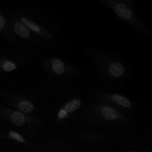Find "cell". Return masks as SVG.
Listing matches in <instances>:
<instances>
[{"label": "cell", "mask_w": 152, "mask_h": 152, "mask_svg": "<svg viewBox=\"0 0 152 152\" xmlns=\"http://www.w3.org/2000/svg\"><path fill=\"white\" fill-rule=\"evenodd\" d=\"M139 0H99L100 4L110 10L118 17L126 22L134 29L148 33L150 27L141 19L135 10Z\"/></svg>", "instance_id": "6da1fadb"}, {"label": "cell", "mask_w": 152, "mask_h": 152, "mask_svg": "<svg viewBox=\"0 0 152 152\" xmlns=\"http://www.w3.org/2000/svg\"><path fill=\"white\" fill-rule=\"evenodd\" d=\"M20 19L21 22H23L30 29L33 30L36 33L40 35V36L48 39H50L53 37V34L49 30L38 25L25 17H21Z\"/></svg>", "instance_id": "7a4b0ae2"}, {"label": "cell", "mask_w": 152, "mask_h": 152, "mask_svg": "<svg viewBox=\"0 0 152 152\" xmlns=\"http://www.w3.org/2000/svg\"><path fill=\"white\" fill-rule=\"evenodd\" d=\"M99 113L103 119L107 121H114L120 118L118 111L109 106H102L100 107Z\"/></svg>", "instance_id": "3957f363"}, {"label": "cell", "mask_w": 152, "mask_h": 152, "mask_svg": "<svg viewBox=\"0 0 152 152\" xmlns=\"http://www.w3.org/2000/svg\"><path fill=\"white\" fill-rule=\"evenodd\" d=\"M107 71L110 76L115 78H119L124 74L125 68L121 62L113 61L109 65Z\"/></svg>", "instance_id": "277c9868"}, {"label": "cell", "mask_w": 152, "mask_h": 152, "mask_svg": "<svg viewBox=\"0 0 152 152\" xmlns=\"http://www.w3.org/2000/svg\"><path fill=\"white\" fill-rule=\"evenodd\" d=\"M14 30L15 33L23 38H29L31 35L30 28L23 22L17 21L14 24Z\"/></svg>", "instance_id": "5b68a950"}, {"label": "cell", "mask_w": 152, "mask_h": 152, "mask_svg": "<svg viewBox=\"0 0 152 152\" xmlns=\"http://www.w3.org/2000/svg\"><path fill=\"white\" fill-rule=\"evenodd\" d=\"M110 99L115 104L125 108H129L132 106L131 102L121 94H112L110 96Z\"/></svg>", "instance_id": "8992f818"}, {"label": "cell", "mask_w": 152, "mask_h": 152, "mask_svg": "<svg viewBox=\"0 0 152 152\" xmlns=\"http://www.w3.org/2000/svg\"><path fill=\"white\" fill-rule=\"evenodd\" d=\"M51 69L56 75H61L65 72V65L60 59L53 58L50 61Z\"/></svg>", "instance_id": "52a82bcc"}, {"label": "cell", "mask_w": 152, "mask_h": 152, "mask_svg": "<svg viewBox=\"0 0 152 152\" xmlns=\"http://www.w3.org/2000/svg\"><path fill=\"white\" fill-rule=\"evenodd\" d=\"M81 100L78 99H75L67 102L65 104L63 109L66 112V113H70L77 109L81 106Z\"/></svg>", "instance_id": "ba28073f"}, {"label": "cell", "mask_w": 152, "mask_h": 152, "mask_svg": "<svg viewBox=\"0 0 152 152\" xmlns=\"http://www.w3.org/2000/svg\"><path fill=\"white\" fill-rule=\"evenodd\" d=\"M11 120L12 122L16 126H21L26 121L24 114L17 111L14 112L12 113L11 116Z\"/></svg>", "instance_id": "9c48e42d"}, {"label": "cell", "mask_w": 152, "mask_h": 152, "mask_svg": "<svg viewBox=\"0 0 152 152\" xmlns=\"http://www.w3.org/2000/svg\"><path fill=\"white\" fill-rule=\"evenodd\" d=\"M18 108L22 112L30 113L34 110V107L31 102L27 100H23L18 103Z\"/></svg>", "instance_id": "30bf717a"}, {"label": "cell", "mask_w": 152, "mask_h": 152, "mask_svg": "<svg viewBox=\"0 0 152 152\" xmlns=\"http://www.w3.org/2000/svg\"><path fill=\"white\" fill-rule=\"evenodd\" d=\"M2 68L5 71H11L16 68V66L12 61H6L3 64Z\"/></svg>", "instance_id": "8fae6325"}, {"label": "cell", "mask_w": 152, "mask_h": 152, "mask_svg": "<svg viewBox=\"0 0 152 152\" xmlns=\"http://www.w3.org/2000/svg\"><path fill=\"white\" fill-rule=\"evenodd\" d=\"M10 135L14 139L17 140V141H19L20 142H24V140L23 138V137L22 136H21L20 134H18V133L14 132V131H11L10 132Z\"/></svg>", "instance_id": "7c38bea8"}, {"label": "cell", "mask_w": 152, "mask_h": 152, "mask_svg": "<svg viewBox=\"0 0 152 152\" xmlns=\"http://www.w3.org/2000/svg\"><path fill=\"white\" fill-rule=\"evenodd\" d=\"M5 21L4 18L2 15H0V31L3 28V27L5 24Z\"/></svg>", "instance_id": "4fadbf2b"}]
</instances>
